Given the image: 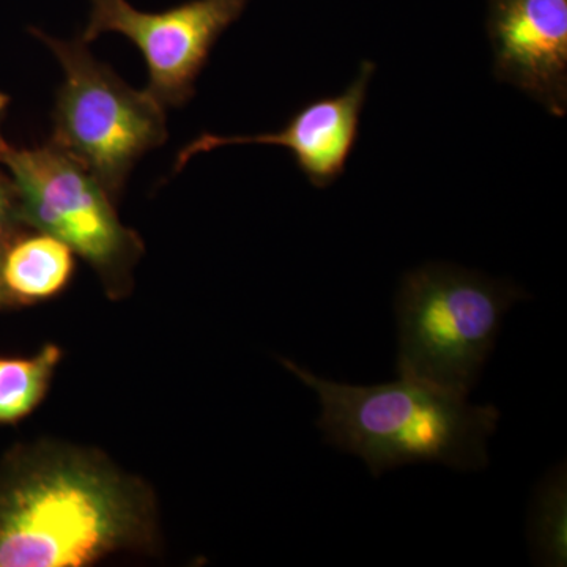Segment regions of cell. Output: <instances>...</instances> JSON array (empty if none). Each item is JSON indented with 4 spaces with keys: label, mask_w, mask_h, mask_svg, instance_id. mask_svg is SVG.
Wrapping results in <instances>:
<instances>
[{
    "label": "cell",
    "mask_w": 567,
    "mask_h": 567,
    "mask_svg": "<svg viewBox=\"0 0 567 567\" xmlns=\"http://www.w3.org/2000/svg\"><path fill=\"white\" fill-rule=\"evenodd\" d=\"M147 486L81 447L40 443L0 472V567H84L153 546Z\"/></svg>",
    "instance_id": "cell-1"
},
{
    "label": "cell",
    "mask_w": 567,
    "mask_h": 567,
    "mask_svg": "<svg viewBox=\"0 0 567 567\" xmlns=\"http://www.w3.org/2000/svg\"><path fill=\"white\" fill-rule=\"evenodd\" d=\"M320 402L317 427L324 443L360 457L374 477L413 464H442L462 473L488 465V439L502 413L472 405L420 380L401 377L382 385L358 386L317 377L282 360Z\"/></svg>",
    "instance_id": "cell-2"
},
{
    "label": "cell",
    "mask_w": 567,
    "mask_h": 567,
    "mask_svg": "<svg viewBox=\"0 0 567 567\" xmlns=\"http://www.w3.org/2000/svg\"><path fill=\"white\" fill-rule=\"evenodd\" d=\"M528 298L513 281L454 264L409 271L395 295L399 375L468 398L506 312Z\"/></svg>",
    "instance_id": "cell-3"
},
{
    "label": "cell",
    "mask_w": 567,
    "mask_h": 567,
    "mask_svg": "<svg viewBox=\"0 0 567 567\" xmlns=\"http://www.w3.org/2000/svg\"><path fill=\"white\" fill-rule=\"evenodd\" d=\"M61 63L50 144L89 171L117 200L142 156L166 142V107L96 61L81 39L37 32Z\"/></svg>",
    "instance_id": "cell-4"
},
{
    "label": "cell",
    "mask_w": 567,
    "mask_h": 567,
    "mask_svg": "<svg viewBox=\"0 0 567 567\" xmlns=\"http://www.w3.org/2000/svg\"><path fill=\"white\" fill-rule=\"evenodd\" d=\"M0 163L11 175L18 218L70 246L107 292L125 293L142 241L123 226L102 183L52 144L17 148L0 140Z\"/></svg>",
    "instance_id": "cell-5"
},
{
    "label": "cell",
    "mask_w": 567,
    "mask_h": 567,
    "mask_svg": "<svg viewBox=\"0 0 567 567\" xmlns=\"http://www.w3.org/2000/svg\"><path fill=\"white\" fill-rule=\"evenodd\" d=\"M249 0H189L151 13L128 0H92L81 40L92 43L103 33L126 37L144 55L147 92L164 107L185 106L207 65L216 41L240 20Z\"/></svg>",
    "instance_id": "cell-6"
},
{
    "label": "cell",
    "mask_w": 567,
    "mask_h": 567,
    "mask_svg": "<svg viewBox=\"0 0 567 567\" xmlns=\"http://www.w3.org/2000/svg\"><path fill=\"white\" fill-rule=\"evenodd\" d=\"M494 76L567 114V0H487Z\"/></svg>",
    "instance_id": "cell-7"
},
{
    "label": "cell",
    "mask_w": 567,
    "mask_h": 567,
    "mask_svg": "<svg viewBox=\"0 0 567 567\" xmlns=\"http://www.w3.org/2000/svg\"><path fill=\"white\" fill-rule=\"evenodd\" d=\"M375 70L374 62L364 61L344 92L306 104L279 132L256 136L204 133L178 153L175 173L182 171L193 156L226 145H276L292 152L295 163L312 186L328 188L346 173L360 136L361 114Z\"/></svg>",
    "instance_id": "cell-8"
},
{
    "label": "cell",
    "mask_w": 567,
    "mask_h": 567,
    "mask_svg": "<svg viewBox=\"0 0 567 567\" xmlns=\"http://www.w3.org/2000/svg\"><path fill=\"white\" fill-rule=\"evenodd\" d=\"M74 274V252L50 234L29 235L0 259V278L9 298L39 303L58 297Z\"/></svg>",
    "instance_id": "cell-9"
},
{
    "label": "cell",
    "mask_w": 567,
    "mask_h": 567,
    "mask_svg": "<svg viewBox=\"0 0 567 567\" xmlns=\"http://www.w3.org/2000/svg\"><path fill=\"white\" fill-rule=\"evenodd\" d=\"M62 350L44 346L28 358H0V424H13L31 415L50 390Z\"/></svg>",
    "instance_id": "cell-10"
},
{
    "label": "cell",
    "mask_w": 567,
    "mask_h": 567,
    "mask_svg": "<svg viewBox=\"0 0 567 567\" xmlns=\"http://www.w3.org/2000/svg\"><path fill=\"white\" fill-rule=\"evenodd\" d=\"M566 464L551 468L537 484L529 514V544L537 566H566Z\"/></svg>",
    "instance_id": "cell-11"
},
{
    "label": "cell",
    "mask_w": 567,
    "mask_h": 567,
    "mask_svg": "<svg viewBox=\"0 0 567 567\" xmlns=\"http://www.w3.org/2000/svg\"><path fill=\"white\" fill-rule=\"evenodd\" d=\"M11 199L10 194L7 192L6 186L0 182V245L3 244L7 229H9L10 215H11Z\"/></svg>",
    "instance_id": "cell-12"
},
{
    "label": "cell",
    "mask_w": 567,
    "mask_h": 567,
    "mask_svg": "<svg viewBox=\"0 0 567 567\" xmlns=\"http://www.w3.org/2000/svg\"><path fill=\"white\" fill-rule=\"evenodd\" d=\"M7 106H9V99L6 95L0 93V118H2L3 112H6Z\"/></svg>",
    "instance_id": "cell-13"
},
{
    "label": "cell",
    "mask_w": 567,
    "mask_h": 567,
    "mask_svg": "<svg viewBox=\"0 0 567 567\" xmlns=\"http://www.w3.org/2000/svg\"><path fill=\"white\" fill-rule=\"evenodd\" d=\"M7 298H9V295L6 292V287H3L2 278H0V305L6 303Z\"/></svg>",
    "instance_id": "cell-14"
}]
</instances>
